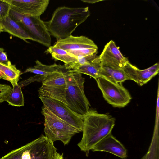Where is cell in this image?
Listing matches in <instances>:
<instances>
[{"instance_id":"6da1fadb","label":"cell","mask_w":159,"mask_h":159,"mask_svg":"<svg viewBox=\"0 0 159 159\" xmlns=\"http://www.w3.org/2000/svg\"><path fill=\"white\" fill-rule=\"evenodd\" d=\"M115 121L111 115L93 109H89L83 116L82 137L77 145L87 156L95 145L111 133Z\"/></svg>"},{"instance_id":"7a4b0ae2","label":"cell","mask_w":159,"mask_h":159,"mask_svg":"<svg viewBox=\"0 0 159 159\" xmlns=\"http://www.w3.org/2000/svg\"><path fill=\"white\" fill-rule=\"evenodd\" d=\"M89 15L88 7L72 8L60 7L54 11L50 20L44 23L50 34L57 39H63L71 35Z\"/></svg>"},{"instance_id":"3957f363","label":"cell","mask_w":159,"mask_h":159,"mask_svg":"<svg viewBox=\"0 0 159 159\" xmlns=\"http://www.w3.org/2000/svg\"><path fill=\"white\" fill-rule=\"evenodd\" d=\"M66 80V106L75 113L84 116L90 106L84 92L85 79L81 74L67 70Z\"/></svg>"},{"instance_id":"277c9868","label":"cell","mask_w":159,"mask_h":159,"mask_svg":"<svg viewBox=\"0 0 159 159\" xmlns=\"http://www.w3.org/2000/svg\"><path fill=\"white\" fill-rule=\"evenodd\" d=\"M41 113L44 118L45 136L52 142L60 141L68 144L72 137L80 132L43 106Z\"/></svg>"},{"instance_id":"5b68a950","label":"cell","mask_w":159,"mask_h":159,"mask_svg":"<svg viewBox=\"0 0 159 159\" xmlns=\"http://www.w3.org/2000/svg\"><path fill=\"white\" fill-rule=\"evenodd\" d=\"M9 16L26 31L32 40L48 48L51 46L50 34L40 17L24 15L11 8Z\"/></svg>"},{"instance_id":"8992f818","label":"cell","mask_w":159,"mask_h":159,"mask_svg":"<svg viewBox=\"0 0 159 159\" xmlns=\"http://www.w3.org/2000/svg\"><path fill=\"white\" fill-rule=\"evenodd\" d=\"M67 70L64 65H60L57 71L44 76L42 86L38 91L39 97L57 100L67 105L65 98Z\"/></svg>"},{"instance_id":"52a82bcc","label":"cell","mask_w":159,"mask_h":159,"mask_svg":"<svg viewBox=\"0 0 159 159\" xmlns=\"http://www.w3.org/2000/svg\"><path fill=\"white\" fill-rule=\"evenodd\" d=\"M95 80L104 98L114 107H123L130 102L132 97L121 84L113 82L102 77Z\"/></svg>"},{"instance_id":"ba28073f","label":"cell","mask_w":159,"mask_h":159,"mask_svg":"<svg viewBox=\"0 0 159 159\" xmlns=\"http://www.w3.org/2000/svg\"><path fill=\"white\" fill-rule=\"evenodd\" d=\"M39 98L43 107L80 132L82 131L83 116L75 113L60 101L43 97Z\"/></svg>"},{"instance_id":"9c48e42d","label":"cell","mask_w":159,"mask_h":159,"mask_svg":"<svg viewBox=\"0 0 159 159\" xmlns=\"http://www.w3.org/2000/svg\"><path fill=\"white\" fill-rule=\"evenodd\" d=\"M11 8L22 15L40 17L49 4V0H6Z\"/></svg>"},{"instance_id":"30bf717a","label":"cell","mask_w":159,"mask_h":159,"mask_svg":"<svg viewBox=\"0 0 159 159\" xmlns=\"http://www.w3.org/2000/svg\"><path fill=\"white\" fill-rule=\"evenodd\" d=\"M99 57L102 65L113 69H123L129 62L112 40L105 45Z\"/></svg>"},{"instance_id":"8fae6325","label":"cell","mask_w":159,"mask_h":159,"mask_svg":"<svg viewBox=\"0 0 159 159\" xmlns=\"http://www.w3.org/2000/svg\"><path fill=\"white\" fill-rule=\"evenodd\" d=\"M123 70L128 80H133L139 85L142 86L158 74L159 64L157 63L148 68L140 70L129 62Z\"/></svg>"},{"instance_id":"7c38bea8","label":"cell","mask_w":159,"mask_h":159,"mask_svg":"<svg viewBox=\"0 0 159 159\" xmlns=\"http://www.w3.org/2000/svg\"><path fill=\"white\" fill-rule=\"evenodd\" d=\"M93 152H106L122 159L127 157L126 149L111 133L97 143L91 150Z\"/></svg>"},{"instance_id":"4fadbf2b","label":"cell","mask_w":159,"mask_h":159,"mask_svg":"<svg viewBox=\"0 0 159 159\" xmlns=\"http://www.w3.org/2000/svg\"><path fill=\"white\" fill-rule=\"evenodd\" d=\"M53 46L66 51L77 50L84 48L98 49L93 41L84 36L72 35L66 38L57 39Z\"/></svg>"},{"instance_id":"5bb4252c","label":"cell","mask_w":159,"mask_h":159,"mask_svg":"<svg viewBox=\"0 0 159 159\" xmlns=\"http://www.w3.org/2000/svg\"><path fill=\"white\" fill-rule=\"evenodd\" d=\"M4 31L19 38L27 42V39L32 40L28 33L18 24L13 20L9 15L5 19L0 21Z\"/></svg>"},{"instance_id":"9a60e30c","label":"cell","mask_w":159,"mask_h":159,"mask_svg":"<svg viewBox=\"0 0 159 159\" xmlns=\"http://www.w3.org/2000/svg\"><path fill=\"white\" fill-rule=\"evenodd\" d=\"M0 73L1 78L10 82L13 85L17 84L22 73L15 65H7L0 62Z\"/></svg>"},{"instance_id":"2e32d148","label":"cell","mask_w":159,"mask_h":159,"mask_svg":"<svg viewBox=\"0 0 159 159\" xmlns=\"http://www.w3.org/2000/svg\"><path fill=\"white\" fill-rule=\"evenodd\" d=\"M101 67L99 57L93 62L80 66L74 70H69L72 72L87 75L96 79L100 77Z\"/></svg>"},{"instance_id":"e0dca14e","label":"cell","mask_w":159,"mask_h":159,"mask_svg":"<svg viewBox=\"0 0 159 159\" xmlns=\"http://www.w3.org/2000/svg\"><path fill=\"white\" fill-rule=\"evenodd\" d=\"M100 77L113 82L121 84L128 80L123 69H115L101 65Z\"/></svg>"},{"instance_id":"ac0fdd59","label":"cell","mask_w":159,"mask_h":159,"mask_svg":"<svg viewBox=\"0 0 159 159\" xmlns=\"http://www.w3.org/2000/svg\"><path fill=\"white\" fill-rule=\"evenodd\" d=\"M47 53L51 54L53 59L60 60L63 62L64 65H67L77 61L76 57L62 49L51 46L45 51Z\"/></svg>"},{"instance_id":"d6986e66","label":"cell","mask_w":159,"mask_h":159,"mask_svg":"<svg viewBox=\"0 0 159 159\" xmlns=\"http://www.w3.org/2000/svg\"><path fill=\"white\" fill-rule=\"evenodd\" d=\"M36 65L33 67L27 69L24 73L30 72L46 76L57 71L60 65L56 63L48 65L42 64L38 60L35 61Z\"/></svg>"},{"instance_id":"ffe728a7","label":"cell","mask_w":159,"mask_h":159,"mask_svg":"<svg viewBox=\"0 0 159 159\" xmlns=\"http://www.w3.org/2000/svg\"><path fill=\"white\" fill-rule=\"evenodd\" d=\"M11 91L6 101L9 105L14 106L20 107L24 105V100L22 91V87L18 83L12 86Z\"/></svg>"},{"instance_id":"44dd1931","label":"cell","mask_w":159,"mask_h":159,"mask_svg":"<svg viewBox=\"0 0 159 159\" xmlns=\"http://www.w3.org/2000/svg\"><path fill=\"white\" fill-rule=\"evenodd\" d=\"M141 159H159L158 136H153L148 152Z\"/></svg>"},{"instance_id":"7402d4cb","label":"cell","mask_w":159,"mask_h":159,"mask_svg":"<svg viewBox=\"0 0 159 159\" xmlns=\"http://www.w3.org/2000/svg\"><path fill=\"white\" fill-rule=\"evenodd\" d=\"M11 9V5L6 0H0V21L9 16Z\"/></svg>"},{"instance_id":"603a6c76","label":"cell","mask_w":159,"mask_h":159,"mask_svg":"<svg viewBox=\"0 0 159 159\" xmlns=\"http://www.w3.org/2000/svg\"><path fill=\"white\" fill-rule=\"evenodd\" d=\"M98 49L94 48H84L81 49L67 51L75 57L79 56H88L97 54Z\"/></svg>"},{"instance_id":"cb8c5ba5","label":"cell","mask_w":159,"mask_h":159,"mask_svg":"<svg viewBox=\"0 0 159 159\" xmlns=\"http://www.w3.org/2000/svg\"><path fill=\"white\" fill-rule=\"evenodd\" d=\"M43 78V76L36 74L34 76L30 77L25 80L20 82L18 83V84L22 87L24 86H26L31 83L37 81L42 82Z\"/></svg>"},{"instance_id":"d4e9b609","label":"cell","mask_w":159,"mask_h":159,"mask_svg":"<svg viewBox=\"0 0 159 159\" xmlns=\"http://www.w3.org/2000/svg\"><path fill=\"white\" fill-rule=\"evenodd\" d=\"M0 62L8 65L11 64L10 61L7 58L6 52H4V49L3 48L0 47Z\"/></svg>"},{"instance_id":"484cf974","label":"cell","mask_w":159,"mask_h":159,"mask_svg":"<svg viewBox=\"0 0 159 159\" xmlns=\"http://www.w3.org/2000/svg\"><path fill=\"white\" fill-rule=\"evenodd\" d=\"M82 1H83L84 2H87V3H95L96 2H98L100 1L99 0H82Z\"/></svg>"},{"instance_id":"4316f807","label":"cell","mask_w":159,"mask_h":159,"mask_svg":"<svg viewBox=\"0 0 159 159\" xmlns=\"http://www.w3.org/2000/svg\"><path fill=\"white\" fill-rule=\"evenodd\" d=\"M55 159H66L64 158L63 156V154L62 153L61 154H60L59 153H58Z\"/></svg>"},{"instance_id":"83f0119b","label":"cell","mask_w":159,"mask_h":159,"mask_svg":"<svg viewBox=\"0 0 159 159\" xmlns=\"http://www.w3.org/2000/svg\"><path fill=\"white\" fill-rule=\"evenodd\" d=\"M2 32H4V30L2 26L0 24V33Z\"/></svg>"}]
</instances>
